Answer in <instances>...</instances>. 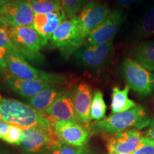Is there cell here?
<instances>
[{
	"mask_svg": "<svg viewBox=\"0 0 154 154\" xmlns=\"http://www.w3.org/2000/svg\"><path fill=\"white\" fill-rule=\"evenodd\" d=\"M143 137L136 128L113 134H106V148L109 154H133Z\"/></svg>",
	"mask_w": 154,
	"mask_h": 154,
	"instance_id": "cell-13",
	"label": "cell"
},
{
	"mask_svg": "<svg viewBox=\"0 0 154 154\" xmlns=\"http://www.w3.org/2000/svg\"><path fill=\"white\" fill-rule=\"evenodd\" d=\"M0 121L22 128L53 127V119L18 100L0 97Z\"/></svg>",
	"mask_w": 154,
	"mask_h": 154,
	"instance_id": "cell-1",
	"label": "cell"
},
{
	"mask_svg": "<svg viewBox=\"0 0 154 154\" xmlns=\"http://www.w3.org/2000/svg\"><path fill=\"white\" fill-rule=\"evenodd\" d=\"M13 52L17 51L11 37L10 27L0 22V69L7 68V59Z\"/></svg>",
	"mask_w": 154,
	"mask_h": 154,
	"instance_id": "cell-20",
	"label": "cell"
},
{
	"mask_svg": "<svg viewBox=\"0 0 154 154\" xmlns=\"http://www.w3.org/2000/svg\"><path fill=\"white\" fill-rule=\"evenodd\" d=\"M12 40L17 51L25 59L31 61H41L42 48L48 42L33 26H17L10 28Z\"/></svg>",
	"mask_w": 154,
	"mask_h": 154,
	"instance_id": "cell-3",
	"label": "cell"
},
{
	"mask_svg": "<svg viewBox=\"0 0 154 154\" xmlns=\"http://www.w3.org/2000/svg\"><path fill=\"white\" fill-rule=\"evenodd\" d=\"M34 14H47L61 9L59 0H29Z\"/></svg>",
	"mask_w": 154,
	"mask_h": 154,
	"instance_id": "cell-24",
	"label": "cell"
},
{
	"mask_svg": "<svg viewBox=\"0 0 154 154\" xmlns=\"http://www.w3.org/2000/svg\"><path fill=\"white\" fill-rule=\"evenodd\" d=\"M0 154H8V153H6V152L4 151L2 149H0Z\"/></svg>",
	"mask_w": 154,
	"mask_h": 154,
	"instance_id": "cell-32",
	"label": "cell"
},
{
	"mask_svg": "<svg viewBox=\"0 0 154 154\" xmlns=\"http://www.w3.org/2000/svg\"><path fill=\"white\" fill-rule=\"evenodd\" d=\"M151 123L146 109L140 105L130 110L118 113H112L100 121L91 123L92 131L105 134H113L124 131L136 128L141 130Z\"/></svg>",
	"mask_w": 154,
	"mask_h": 154,
	"instance_id": "cell-2",
	"label": "cell"
},
{
	"mask_svg": "<svg viewBox=\"0 0 154 154\" xmlns=\"http://www.w3.org/2000/svg\"><path fill=\"white\" fill-rule=\"evenodd\" d=\"M49 154H89V151L85 146L76 147L60 141Z\"/></svg>",
	"mask_w": 154,
	"mask_h": 154,
	"instance_id": "cell-26",
	"label": "cell"
},
{
	"mask_svg": "<svg viewBox=\"0 0 154 154\" xmlns=\"http://www.w3.org/2000/svg\"><path fill=\"white\" fill-rule=\"evenodd\" d=\"M59 2L67 18L72 19L77 17L76 14L80 12L88 0H59Z\"/></svg>",
	"mask_w": 154,
	"mask_h": 154,
	"instance_id": "cell-25",
	"label": "cell"
},
{
	"mask_svg": "<svg viewBox=\"0 0 154 154\" xmlns=\"http://www.w3.org/2000/svg\"><path fill=\"white\" fill-rule=\"evenodd\" d=\"M124 19L121 10L112 11L104 22L86 36L83 46L98 45L112 41Z\"/></svg>",
	"mask_w": 154,
	"mask_h": 154,
	"instance_id": "cell-12",
	"label": "cell"
},
{
	"mask_svg": "<svg viewBox=\"0 0 154 154\" xmlns=\"http://www.w3.org/2000/svg\"><path fill=\"white\" fill-rule=\"evenodd\" d=\"M60 141L54 126L50 128L34 127L23 129L20 146L26 154H40L50 152Z\"/></svg>",
	"mask_w": 154,
	"mask_h": 154,
	"instance_id": "cell-4",
	"label": "cell"
},
{
	"mask_svg": "<svg viewBox=\"0 0 154 154\" xmlns=\"http://www.w3.org/2000/svg\"><path fill=\"white\" fill-rule=\"evenodd\" d=\"M68 19L62 9L47 14H35L33 28L45 39H51L55 30L63 22Z\"/></svg>",
	"mask_w": 154,
	"mask_h": 154,
	"instance_id": "cell-16",
	"label": "cell"
},
{
	"mask_svg": "<svg viewBox=\"0 0 154 154\" xmlns=\"http://www.w3.org/2000/svg\"><path fill=\"white\" fill-rule=\"evenodd\" d=\"M144 136H146V137L154 140V119L151 121V123L144 134Z\"/></svg>",
	"mask_w": 154,
	"mask_h": 154,
	"instance_id": "cell-30",
	"label": "cell"
},
{
	"mask_svg": "<svg viewBox=\"0 0 154 154\" xmlns=\"http://www.w3.org/2000/svg\"><path fill=\"white\" fill-rule=\"evenodd\" d=\"M23 129L17 126L11 125L10 129L3 140L6 143L12 145L20 146L22 141Z\"/></svg>",
	"mask_w": 154,
	"mask_h": 154,
	"instance_id": "cell-27",
	"label": "cell"
},
{
	"mask_svg": "<svg viewBox=\"0 0 154 154\" xmlns=\"http://www.w3.org/2000/svg\"><path fill=\"white\" fill-rule=\"evenodd\" d=\"M122 72L127 85L141 96H148L154 91V74L140 66L131 59L122 63Z\"/></svg>",
	"mask_w": 154,
	"mask_h": 154,
	"instance_id": "cell-8",
	"label": "cell"
},
{
	"mask_svg": "<svg viewBox=\"0 0 154 154\" xmlns=\"http://www.w3.org/2000/svg\"><path fill=\"white\" fill-rule=\"evenodd\" d=\"M6 84L11 91L26 99L33 97L44 88L52 85L50 83L42 81L19 79L10 75L7 77Z\"/></svg>",
	"mask_w": 154,
	"mask_h": 154,
	"instance_id": "cell-17",
	"label": "cell"
},
{
	"mask_svg": "<svg viewBox=\"0 0 154 154\" xmlns=\"http://www.w3.org/2000/svg\"><path fill=\"white\" fill-rule=\"evenodd\" d=\"M76 116L80 124H87L91 121L90 109L92 101L91 88L86 83H80L72 91Z\"/></svg>",
	"mask_w": 154,
	"mask_h": 154,
	"instance_id": "cell-15",
	"label": "cell"
},
{
	"mask_svg": "<svg viewBox=\"0 0 154 154\" xmlns=\"http://www.w3.org/2000/svg\"><path fill=\"white\" fill-rule=\"evenodd\" d=\"M6 69L11 76L19 79L42 81L51 84H61L66 79L62 75L44 72L34 68L17 52H13L9 55Z\"/></svg>",
	"mask_w": 154,
	"mask_h": 154,
	"instance_id": "cell-6",
	"label": "cell"
},
{
	"mask_svg": "<svg viewBox=\"0 0 154 154\" xmlns=\"http://www.w3.org/2000/svg\"><path fill=\"white\" fill-rule=\"evenodd\" d=\"M84 40L77 17L61 23L51 37L54 46L66 56L76 52L82 47Z\"/></svg>",
	"mask_w": 154,
	"mask_h": 154,
	"instance_id": "cell-5",
	"label": "cell"
},
{
	"mask_svg": "<svg viewBox=\"0 0 154 154\" xmlns=\"http://www.w3.org/2000/svg\"><path fill=\"white\" fill-rule=\"evenodd\" d=\"M143 1V0H117V2L119 5L122 7H127L131 5H133L134 3L139 2Z\"/></svg>",
	"mask_w": 154,
	"mask_h": 154,
	"instance_id": "cell-31",
	"label": "cell"
},
{
	"mask_svg": "<svg viewBox=\"0 0 154 154\" xmlns=\"http://www.w3.org/2000/svg\"><path fill=\"white\" fill-rule=\"evenodd\" d=\"M136 34L140 38H148L154 35V8L146 12L140 19Z\"/></svg>",
	"mask_w": 154,
	"mask_h": 154,
	"instance_id": "cell-22",
	"label": "cell"
},
{
	"mask_svg": "<svg viewBox=\"0 0 154 154\" xmlns=\"http://www.w3.org/2000/svg\"><path fill=\"white\" fill-rule=\"evenodd\" d=\"M53 126L61 141L76 147L85 146L92 131L89 124L54 120Z\"/></svg>",
	"mask_w": 154,
	"mask_h": 154,
	"instance_id": "cell-11",
	"label": "cell"
},
{
	"mask_svg": "<svg viewBox=\"0 0 154 154\" xmlns=\"http://www.w3.org/2000/svg\"><path fill=\"white\" fill-rule=\"evenodd\" d=\"M133 154H154V140L143 136L139 145Z\"/></svg>",
	"mask_w": 154,
	"mask_h": 154,
	"instance_id": "cell-28",
	"label": "cell"
},
{
	"mask_svg": "<svg viewBox=\"0 0 154 154\" xmlns=\"http://www.w3.org/2000/svg\"><path fill=\"white\" fill-rule=\"evenodd\" d=\"M132 60L149 72H154V40L136 44L131 52Z\"/></svg>",
	"mask_w": 154,
	"mask_h": 154,
	"instance_id": "cell-18",
	"label": "cell"
},
{
	"mask_svg": "<svg viewBox=\"0 0 154 154\" xmlns=\"http://www.w3.org/2000/svg\"><path fill=\"white\" fill-rule=\"evenodd\" d=\"M111 12L107 4L95 0L88 2L77 16L84 38L104 22Z\"/></svg>",
	"mask_w": 154,
	"mask_h": 154,
	"instance_id": "cell-10",
	"label": "cell"
},
{
	"mask_svg": "<svg viewBox=\"0 0 154 154\" xmlns=\"http://www.w3.org/2000/svg\"><path fill=\"white\" fill-rule=\"evenodd\" d=\"M10 1H12V2H20V1H22V0H10Z\"/></svg>",
	"mask_w": 154,
	"mask_h": 154,
	"instance_id": "cell-33",
	"label": "cell"
},
{
	"mask_svg": "<svg viewBox=\"0 0 154 154\" xmlns=\"http://www.w3.org/2000/svg\"><path fill=\"white\" fill-rule=\"evenodd\" d=\"M129 91L130 87L128 85L123 89H120L119 87L113 88L111 103V113L124 112L136 106V103L128 98Z\"/></svg>",
	"mask_w": 154,
	"mask_h": 154,
	"instance_id": "cell-21",
	"label": "cell"
},
{
	"mask_svg": "<svg viewBox=\"0 0 154 154\" xmlns=\"http://www.w3.org/2000/svg\"><path fill=\"white\" fill-rule=\"evenodd\" d=\"M113 53L112 41L98 45L82 46L74 53L75 60L86 69L101 68L109 60Z\"/></svg>",
	"mask_w": 154,
	"mask_h": 154,
	"instance_id": "cell-9",
	"label": "cell"
},
{
	"mask_svg": "<svg viewBox=\"0 0 154 154\" xmlns=\"http://www.w3.org/2000/svg\"><path fill=\"white\" fill-rule=\"evenodd\" d=\"M44 114L54 121L79 123L75 113L72 91H61Z\"/></svg>",
	"mask_w": 154,
	"mask_h": 154,
	"instance_id": "cell-14",
	"label": "cell"
},
{
	"mask_svg": "<svg viewBox=\"0 0 154 154\" xmlns=\"http://www.w3.org/2000/svg\"><path fill=\"white\" fill-rule=\"evenodd\" d=\"M11 124L0 121V139L4 140L10 129Z\"/></svg>",
	"mask_w": 154,
	"mask_h": 154,
	"instance_id": "cell-29",
	"label": "cell"
},
{
	"mask_svg": "<svg viewBox=\"0 0 154 154\" xmlns=\"http://www.w3.org/2000/svg\"><path fill=\"white\" fill-rule=\"evenodd\" d=\"M60 92L61 91H59L58 88L52 84L49 87L44 88L33 97L26 99V102L30 106L44 113V111L52 104Z\"/></svg>",
	"mask_w": 154,
	"mask_h": 154,
	"instance_id": "cell-19",
	"label": "cell"
},
{
	"mask_svg": "<svg viewBox=\"0 0 154 154\" xmlns=\"http://www.w3.org/2000/svg\"><path fill=\"white\" fill-rule=\"evenodd\" d=\"M34 17L29 0H0V22L10 28L32 26Z\"/></svg>",
	"mask_w": 154,
	"mask_h": 154,
	"instance_id": "cell-7",
	"label": "cell"
},
{
	"mask_svg": "<svg viewBox=\"0 0 154 154\" xmlns=\"http://www.w3.org/2000/svg\"><path fill=\"white\" fill-rule=\"evenodd\" d=\"M106 109L107 107L103 99L102 92L100 91L94 92L93 98H92L91 109H90L91 120L97 121L105 118Z\"/></svg>",
	"mask_w": 154,
	"mask_h": 154,
	"instance_id": "cell-23",
	"label": "cell"
}]
</instances>
